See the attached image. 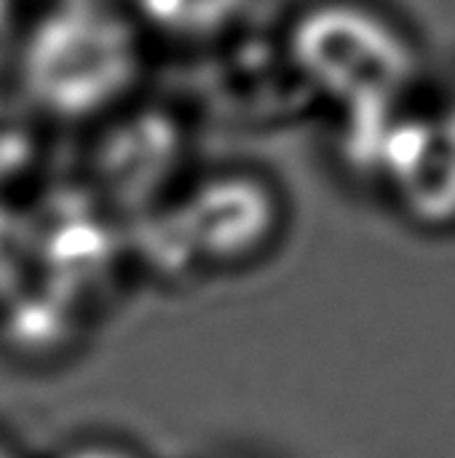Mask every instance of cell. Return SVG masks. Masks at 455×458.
Listing matches in <instances>:
<instances>
[{"label":"cell","mask_w":455,"mask_h":458,"mask_svg":"<svg viewBox=\"0 0 455 458\" xmlns=\"http://www.w3.org/2000/svg\"><path fill=\"white\" fill-rule=\"evenodd\" d=\"M19 81L46 115L86 121L113 110L139 75V40L113 5L56 0L19 40Z\"/></svg>","instance_id":"6da1fadb"},{"label":"cell","mask_w":455,"mask_h":458,"mask_svg":"<svg viewBox=\"0 0 455 458\" xmlns=\"http://www.w3.org/2000/svg\"><path fill=\"white\" fill-rule=\"evenodd\" d=\"M292 54L311 83L357 110L389 107L416 72L405 35L357 3H324L303 13Z\"/></svg>","instance_id":"7a4b0ae2"},{"label":"cell","mask_w":455,"mask_h":458,"mask_svg":"<svg viewBox=\"0 0 455 458\" xmlns=\"http://www.w3.org/2000/svg\"><path fill=\"white\" fill-rule=\"evenodd\" d=\"M172 220L198 271H225L265 255L279 233L282 207L263 180L223 174L196 185Z\"/></svg>","instance_id":"3957f363"},{"label":"cell","mask_w":455,"mask_h":458,"mask_svg":"<svg viewBox=\"0 0 455 458\" xmlns=\"http://www.w3.org/2000/svg\"><path fill=\"white\" fill-rule=\"evenodd\" d=\"M389 185L410 220L424 228L455 225V129L400 140Z\"/></svg>","instance_id":"277c9868"},{"label":"cell","mask_w":455,"mask_h":458,"mask_svg":"<svg viewBox=\"0 0 455 458\" xmlns=\"http://www.w3.org/2000/svg\"><path fill=\"white\" fill-rule=\"evenodd\" d=\"M142 19L161 35L204 40L220 35L244 13L249 0H134Z\"/></svg>","instance_id":"5b68a950"},{"label":"cell","mask_w":455,"mask_h":458,"mask_svg":"<svg viewBox=\"0 0 455 458\" xmlns=\"http://www.w3.org/2000/svg\"><path fill=\"white\" fill-rule=\"evenodd\" d=\"M5 338L24 354H51L70 335V322H62L64 314L56 311L51 298H29L27 290H21L11 303H5Z\"/></svg>","instance_id":"8992f818"},{"label":"cell","mask_w":455,"mask_h":458,"mask_svg":"<svg viewBox=\"0 0 455 458\" xmlns=\"http://www.w3.org/2000/svg\"><path fill=\"white\" fill-rule=\"evenodd\" d=\"M38 236L29 220L0 201V306L27 290V276L35 263Z\"/></svg>","instance_id":"52a82bcc"},{"label":"cell","mask_w":455,"mask_h":458,"mask_svg":"<svg viewBox=\"0 0 455 458\" xmlns=\"http://www.w3.org/2000/svg\"><path fill=\"white\" fill-rule=\"evenodd\" d=\"M27 153H29V145H27L24 134L16 126H11L3 113L0 115V182L13 177L24 166Z\"/></svg>","instance_id":"ba28073f"},{"label":"cell","mask_w":455,"mask_h":458,"mask_svg":"<svg viewBox=\"0 0 455 458\" xmlns=\"http://www.w3.org/2000/svg\"><path fill=\"white\" fill-rule=\"evenodd\" d=\"M59 458H145L134 445L121 443V440H105V437H94L86 443H75L72 448H67Z\"/></svg>","instance_id":"9c48e42d"},{"label":"cell","mask_w":455,"mask_h":458,"mask_svg":"<svg viewBox=\"0 0 455 458\" xmlns=\"http://www.w3.org/2000/svg\"><path fill=\"white\" fill-rule=\"evenodd\" d=\"M16 32V13H13V3L11 0H0V56L11 48Z\"/></svg>","instance_id":"30bf717a"},{"label":"cell","mask_w":455,"mask_h":458,"mask_svg":"<svg viewBox=\"0 0 455 458\" xmlns=\"http://www.w3.org/2000/svg\"><path fill=\"white\" fill-rule=\"evenodd\" d=\"M75 3H94V5H113V8H118L121 0H75Z\"/></svg>","instance_id":"8fae6325"},{"label":"cell","mask_w":455,"mask_h":458,"mask_svg":"<svg viewBox=\"0 0 455 458\" xmlns=\"http://www.w3.org/2000/svg\"><path fill=\"white\" fill-rule=\"evenodd\" d=\"M0 458H16V454H13V451H11V448L3 443V440H0Z\"/></svg>","instance_id":"7c38bea8"}]
</instances>
